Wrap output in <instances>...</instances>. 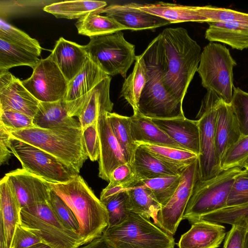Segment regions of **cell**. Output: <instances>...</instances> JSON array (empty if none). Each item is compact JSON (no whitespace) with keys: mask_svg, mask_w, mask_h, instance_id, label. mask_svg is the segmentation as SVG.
Wrapping results in <instances>:
<instances>
[{"mask_svg":"<svg viewBox=\"0 0 248 248\" xmlns=\"http://www.w3.org/2000/svg\"><path fill=\"white\" fill-rule=\"evenodd\" d=\"M158 36L163 81L170 93L183 103L200 63L201 47L182 27L165 29Z\"/></svg>","mask_w":248,"mask_h":248,"instance_id":"6da1fadb","label":"cell"},{"mask_svg":"<svg viewBox=\"0 0 248 248\" xmlns=\"http://www.w3.org/2000/svg\"><path fill=\"white\" fill-rule=\"evenodd\" d=\"M50 186L75 215L84 245L101 237L108 226V212L82 176L78 174L68 182L50 183Z\"/></svg>","mask_w":248,"mask_h":248,"instance_id":"7a4b0ae2","label":"cell"},{"mask_svg":"<svg viewBox=\"0 0 248 248\" xmlns=\"http://www.w3.org/2000/svg\"><path fill=\"white\" fill-rule=\"evenodd\" d=\"M158 43V35L140 54L146 66L147 79L140 97L138 113L152 119L184 117L183 103L170 93L163 81Z\"/></svg>","mask_w":248,"mask_h":248,"instance_id":"3957f363","label":"cell"},{"mask_svg":"<svg viewBox=\"0 0 248 248\" xmlns=\"http://www.w3.org/2000/svg\"><path fill=\"white\" fill-rule=\"evenodd\" d=\"M10 134L11 138L53 155L78 172L88 157L81 127L51 129L33 127L10 132Z\"/></svg>","mask_w":248,"mask_h":248,"instance_id":"277c9868","label":"cell"},{"mask_svg":"<svg viewBox=\"0 0 248 248\" xmlns=\"http://www.w3.org/2000/svg\"><path fill=\"white\" fill-rule=\"evenodd\" d=\"M101 237L113 248H174L175 244L172 235L133 212L121 223L107 228Z\"/></svg>","mask_w":248,"mask_h":248,"instance_id":"5b68a950","label":"cell"},{"mask_svg":"<svg viewBox=\"0 0 248 248\" xmlns=\"http://www.w3.org/2000/svg\"><path fill=\"white\" fill-rule=\"evenodd\" d=\"M20 225L51 248H78L84 245L79 233L66 227L47 202L22 208Z\"/></svg>","mask_w":248,"mask_h":248,"instance_id":"8992f818","label":"cell"},{"mask_svg":"<svg viewBox=\"0 0 248 248\" xmlns=\"http://www.w3.org/2000/svg\"><path fill=\"white\" fill-rule=\"evenodd\" d=\"M237 64L229 50L219 43L211 42L201 53L197 72L202 86L231 104L233 86V67Z\"/></svg>","mask_w":248,"mask_h":248,"instance_id":"52a82bcc","label":"cell"},{"mask_svg":"<svg viewBox=\"0 0 248 248\" xmlns=\"http://www.w3.org/2000/svg\"><path fill=\"white\" fill-rule=\"evenodd\" d=\"M235 167L223 170L215 177L197 181L185 210L183 219L192 224L201 217L226 208L236 176L242 170Z\"/></svg>","mask_w":248,"mask_h":248,"instance_id":"ba28073f","label":"cell"},{"mask_svg":"<svg viewBox=\"0 0 248 248\" xmlns=\"http://www.w3.org/2000/svg\"><path fill=\"white\" fill-rule=\"evenodd\" d=\"M85 46L89 57L109 76L120 74L125 78L136 61L135 46L122 31L92 37Z\"/></svg>","mask_w":248,"mask_h":248,"instance_id":"9c48e42d","label":"cell"},{"mask_svg":"<svg viewBox=\"0 0 248 248\" xmlns=\"http://www.w3.org/2000/svg\"><path fill=\"white\" fill-rule=\"evenodd\" d=\"M219 98L212 91H207L196 116L199 118L200 137L199 180L202 181L215 177L223 171L215 143L217 107Z\"/></svg>","mask_w":248,"mask_h":248,"instance_id":"30bf717a","label":"cell"},{"mask_svg":"<svg viewBox=\"0 0 248 248\" xmlns=\"http://www.w3.org/2000/svg\"><path fill=\"white\" fill-rule=\"evenodd\" d=\"M9 146L22 169L48 182L66 183L79 174L56 157L22 140L10 137Z\"/></svg>","mask_w":248,"mask_h":248,"instance_id":"8fae6325","label":"cell"},{"mask_svg":"<svg viewBox=\"0 0 248 248\" xmlns=\"http://www.w3.org/2000/svg\"><path fill=\"white\" fill-rule=\"evenodd\" d=\"M198 179V158L183 170L176 189L158 212L156 225L171 235L175 234Z\"/></svg>","mask_w":248,"mask_h":248,"instance_id":"7c38bea8","label":"cell"},{"mask_svg":"<svg viewBox=\"0 0 248 248\" xmlns=\"http://www.w3.org/2000/svg\"><path fill=\"white\" fill-rule=\"evenodd\" d=\"M21 83L39 102H52L62 100L69 82L48 56L40 59L31 76Z\"/></svg>","mask_w":248,"mask_h":248,"instance_id":"4fadbf2b","label":"cell"},{"mask_svg":"<svg viewBox=\"0 0 248 248\" xmlns=\"http://www.w3.org/2000/svg\"><path fill=\"white\" fill-rule=\"evenodd\" d=\"M111 80L108 76L80 98L68 103L62 101L68 115L78 118L83 131L97 122L102 113L111 112L113 103L109 94Z\"/></svg>","mask_w":248,"mask_h":248,"instance_id":"5bb4252c","label":"cell"},{"mask_svg":"<svg viewBox=\"0 0 248 248\" xmlns=\"http://www.w3.org/2000/svg\"><path fill=\"white\" fill-rule=\"evenodd\" d=\"M39 104L20 80L8 71L0 72V111L15 110L33 118Z\"/></svg>","mask_w":248,"mask_h":248,"instance_id":"9a60e30c","label":"cell"},{"mask_svg":"<svg viewBox=\"0 0 248 248\" xmlns=\"http://www.w3.org/2000/svg\"><path fill=\"white\" fill-rule=\"evenodd\" d=\"M108 112H104L99 116L97 124L100 147L98 176L108 182L112 172L127 162L113 133Z\"/></svg>","mask_w":248,"mask_h":248,"instance_id":"2e32d148","label":"cell"},{"mask_svg":"<svg viewBox=\"0 0 248 248\" xmlns=\"http://www.w3.org/2000/svg\"><path fill=\"white\" fill-rule=\"evenodd\" d=\"M21 208L8 177L0 182V248H11L17 227L21 224Z\"/></svg>","mask_w":248,"mask_h":248,"instance_id":"e0dca14e","label":"cell"},{"mask_svg":"<svg viewBox=\"0 0 248 248\" xmlns=\"http://www.w3.org/2000/svg\"><path fill=\"white\" fill-rule=\"evenodd\" d=\"M5 175L12 185L21 209L47 202L51 189L48 181L23 169H17Z\"/></svg>","mask_w":248,"mask_h":248,"instance_id":"ac0fdd59","label":"cell"},{"mask_svg":"<svg viewBox=\"0 0 248 248\" xmlns=\"http://www.w3.org/2000/svg\"><path fill=\"white\" fill-rule=\"evenodd\" d=\"M95 13L105 14L126 30L133 31L153 29L170 24L164 18L140 10L134 2L110 5Z\"/></svg>","mask_w":248,"mask_h":248,"instance_id":"d6986e66","label":"cell"},{"mask_svg":"<svg viewBox=\"0 0 248 248\" xmlns=\"http://www.w3.org/2000/svg\"><path fill=\"white\" fill-rule=\"evenodd\" d=\"M49 57L69 82L81 69L89 55L85 46L60 37Z\"/></svg>","mask_w":248,"mask_h":248,"instance_id":"ffe728a7","label":"cell"},{"mask_svg":"<svg viewBox=\"0 0 248 248\" xmlns=\"http://www.w3.org/2000/svg\"><path fill=\"white\" fill-rule=\"evenodd\" d=\"M241 136L231 104H227L219 98L217 107L215 143L221 163L228 150Z\"/></svg>","mask_w":248,"mask_h":248,"instance_id":"44dd1931","label":"cell"},{"mask_svg":"<svg viewBox=\"0 0 248 248\" xmlns=\"http://www.w3.org/2000/svg\"><path fill=\"white\" fill-rule=\"evenodd\" d=\"M152 120L183 149L199 155L200 137L197 120H189L185 117Z\"/></svg>","mask_w":248,"mask_h":248,"instance_id":"7402d4cb","label":"cell"},{"mask_svg":"<svg viewBox=\"0 0 248 248\" xmlns=\"http://www.w3.org/2000/svg\"><path fill=\"white\" fill-rule=\"evenodd\" d=\"M131 164L138 179H150L180 175L187 167L164 161L139 145Z\"/></svg>","mask_w":248,"mask_h":248,"instance_id":"603a6c76","label":"cell"},{"mask_svg":"<svg viewBox=\"0 0 248 248\" xmlns=\"http://www.w3.org/2000/svg\"><path fill=\"white\" fill-rule=\"evenodd\" d=\"M225 228L218 223L200 220L192 224L182 235L178 248H218L226 236Z\"/></svg>","mask_w":248,"mask_h":248,"instance_id":"cb8c5ba5","label":"cell"},{"mask_svg":"<svg viewBox=\"0 0 248 248\" xmlns=\"http://www.w3.org/2000/svg\"><path fill=\"white\" fill-rule=\"evenodd\" d=\"M129 117L132 137L137 145L145 143L183 149L157 126L151 118L139 113Z\"/></svg>","mask_w":248,"mask_h":248,"instance_id":"d4e9b609","label":"cell"},{"mask_svg":"<svg viewBox=\"0 0 248 248\" xmlns=\"http://www.w3.org/2000/svg\"><path fill=\"white\" fill-rule=\"evenodd\" d=\"M205 38L242 50L248 48V24L238 22H207Z\"/></svg>","mask_w":248,"mask_h":248,"instance_id":"484cf974","label":"cell"},{"mask_svg":"<svg viewBox=\"0 0 248 248\" xmlns=\"http://www.w3.org/2000/svg\"><path fill=\"white\" fill-rule=\"evenodd\" d=\"M108 76L89 57L80 71L68 83L62 101L68 103L80 98Z\"/></svg>","mask_w":248,"mask_h":248,"instance_id":"4316f807","label":"cell"},{"mask_svg":"<svg viewBox=\"0 0 248 248\" xmlns=\"http://www.w3.org/2000/svg\"><path fill=\"white\" fill-rule=\"evenodd\" d=\"M33 121L35 127L44 129L81 127L79 121L68 115L62 100L52 102H39Z\"/></svg>","mask_w":248,"mask_h":248,"instance_id":"83f0119b","label":"cell"},{"mask_svg":"<svg viewBox=\"0 0 248 248\" xmlns=\"http://www.w3.org/2000/svg\"><path fill=\"white\" fill-rule=\"evenodd\" d=\"M104 1L70 0L60 1L45 6L43 10L57 18L79 19L106 7Z\"/></svg>","mask_w":248,"mask_h":248,"instance_id":"f1b7e54d","label":"cell"},{"mask_svg":"<svg viewBox=\"0 0 248 248\" xmlns=\"http://www.w3.org/2000/svg\"><path fill=\"white\" fill-rule=\"evenodd\" d=\"M147 79L146 66L141 55L137 56L132 73L125 78L120 93L130 105L133 114L138 113L139 104Z\"/></svg>","mask_w":248,"mask_h":248,"instance_id":"f546056e","label":"cell"},{"mask_svg":"<svg viewBox=\"0 0 248 248\" xmlns=\"http://www.w3.org/2000/svg\"><path fill=\"white\" fill-rule=\"evenodd\" d=\"M129 210L156 223L157 216L162 206L151 191L141 186L126 188Z\"/></svg>","mask_w":248,"mask_h":248,"instance_id":"4dcf8cb0","label":"cell"},{"mask_svg":"<svg viewBox=\"0 0 248 248\" xmlns=\"http://www.w3.org/2000/svg\"><path fill=\"white\" fill-rule=\"evenodd\" d=\"M40 60L34 52L0 39V72L23 65L33 69Z\"/></svg>","mask_w":248,"mask_h":248,"instance_id":"1f68e13d","label":"cell"},{"mask_svg":"<svg viewBox=\"0 0 248 248\" xmlns=\"http://www.w3.org/2000/svg\"><path fill=\"white\" fill-rule=\"evenodd\" d=\"M75 25L79 34L90 38L126 30L113 18L95 12L78 19Z\"/></svg>","mask_w":248,"mask_h":248,"instance_id":"d6a6232c","label":"cell"},{"mask_svg":"<svg viewBox=\"0 0 248 248\" xmlns=\"http://www.w3.org/2000/svg\"><path fill=\"white\" fill-rule=\"evenodd\" d=\"M107 116L127 163H131L138 145L132 137L130 117L115 112H108Z\"/></svg>","mask_w":248,"mask_h":248,"instance_id":"836d02e7","label":"cell"},{"mask_svg":"<svg viewBox=\"0 0 248 248\" xmlns=\"http://www.w3.org/2000/svg\"><path fill=\"white\" fill-rule=\"evenodd\" d=\"M180 179L181 174L150 179H137L129 187L141 186L149 189L163 207L173 194Z\"/></svg>","mask_w":248,"mask_h":248,"instance_id":"e575fe53","label":"cell"},{"mask_svg":"<svg viewBox=\"0 0 248 248\" xmlns=\"http://www.w3.org/2000/svg\"><path fill=\"white\" fill-rule=\"evenodd\" d=\"M203 220L236 225L248 231V203L227 207L201 217L196 222Z\"/></svg>","mask_w":248,"mask_h":248,"instance_id":"d590c367","label":"cell"},{"mask_svg":"<svg viewBox=\"0 0 248 248\" xmlns=\"http://www.w3.org/2000/svg\"><path fill=\"white\" fill-rule=\"evenodd\" d=\"M138 145L164 161L179 166H187L198 158L197 155L184 149L145 143Z\"/></svg>","mask_w":248,"mask_h":248,"instance_id":"8d00e7d4","label":"cell"},{"mask_svg":"<svg viewBox=\"0 0 248 248\" xmlns=\"http://www.w3.org/2000/svg\"><path fill=\"white\" fill-rule=\"evenodd\" d=\"M0 39L26 48L40 56L42 47L39 42L23 31L0 18Z\"/></svg>","mask_w":248,"mask_h":248,"instance_id":"74e56055","label":"cell"},{"mask_svg":"<svg viewBox=\"0 0 248 248\" xmlns=\"http://www.w3.org/2000/svg\"><path fill=\"white\" fill-rule=\"evenodd\" d=\"M108 214L107 228L117 225L123 222L131 212L129 210L128 194L122 190L102 202Z\"/></svg>","mask_w":248,"mask_h":248,"instance_id":"f35d334b","label":"cell"},{"mask_svg":"<svg viewBox=\"0 0 248 248\" xmlns=\"http://www.w3.org/2000/svg\"><path fill=\"white\" fill-rule=\"evenodd\" d=\"M61 0H7L0 1V18L24 14Z\"/></svg>","mask_w":248,"mask_h":248,"instance_id":"ab89813d","label":"cell"},{"mask_svg":"<svg viewBox=\"0 0 248 248\" xmlns=\"http://www.w3.org/2000/svg\"><path fill=\"white\" fill-rule=\"evenodd\" d=\"M47 203L57 217L66 227L78 233L79 224L74 212L52 189Z\"/></svg>","mask_w":248,"mask_h":248,"instance_id":"60d3db41","label":"cell"},{"mask_svg":"<svg viewBox=\"0 0 248 248\" xmlns=\"http://www.w3.org/2000/svg\"><path fill=\"white\" fill-rule=\"evenodd\" d=\"M202 9L207 22H238L248 24V13L210 5L202 6Z\"/></svg>","mask_w":248,"mask_h":248,"instance_id":"b9f144b4","label":"cell"},{"mask_svg":"<svg viewBox=\"0 0 248 248\" xmlns=\"http://www.w3.org/2000/svg\"><path fill=\"white\" fill-rule=\"evenodd\" d=\"M231 106L242 136H248V93L234 87Z\"/></svg>","mask_w":248,"mask_h":248,"instance_id":"7bdbcfd3","label":"cell"},{"mask_svg":"<svg viewBox=\"0 0 248 248\" xmlns=\"http://www.w3.org/2000/svg\"><path fill=\"white\" fill-rule=\"evenodd\" d=\"M248 159V135L243 136L227 151L221 161L223 170L240 167Z\"/></svg>","mask_w":248,"mask_h":248,"instance_id":"ee69618b","label":"cell"},{"mask_svg":"<svg viewBox=\"0 0 248 248\" xmlns=\"http://www.w3.org/2000/svg\"><path fill=\"white\" fill-rule=\"evenodd\" d=\"M248 203V170H242L236 176L227 202V207Z\"/></svg>","mask_w":248,"mask_h":248,"instance_id":"f6af8a7d","label":"cell"},{"mask_svg":"<svg viewBox=\"0 0 248 248\" xmlns=\"http://www.w3.org/2000/svg\"><path fill=\"white\" fill-rule=\"evenodd\" d=\"M0 124L10 132L35 127L33 118L15 110L0 111Z\"/></svg>","mask_w":248,"mask_h":248,"instance_id":"bcb514c9","label":"cell"},{"mask_svg":"<svg viewBox=\"0 0 248 248\" xmlns=\"http://www.w3.org/2000/svg\"><path fill=\"white\" fill-rule=\"evenodd\" d=\"M137 179L131 164L126 163L119 166L112 172L108 185L120 186L124 190L129 187Z\"/></svg>","mask_w":248,"mask_h":248,"instance_id":"7dc6e473","label":"cell"},{"mask_svg":"<svg viewBox=\"0 0 248 248\" xmlns=\"http://www.w3.org/2000/svg\"><path fill=\"white\" fill-rule=\"evenodd\" d=\"M83 137L88 157L92 161H97L100 152L97 121L83 131Z\"/></svg>","mask_w":248,"mask_h":248,"instance_id":"c3c4849f","label":"cell"},{"mask_svg":"<svg viewBox=\"0 0 248 248\" xmlns=\"http://www.w3.org/2000/svg\"><path fill=\"white\" fill-rule=\"evenodd\" d=\"M40 243L43 242L37 235L19 225L16 228L11 248H27Z\"/></svg>","mask_w":248,"mask_h":248,"instance_id":"681fc988","label":"cell"},{"mask_svg":"<svg viewBox=\"0 0 248 248\" xmlns=\"http://www.w3.org/2000/svg\"><path fill=\"white\" fill-rule=\"evenodd\" d=\"M247 231L236 225H232L226 234L223 248H243Z\"/></svg>","mask_w":248,"mask_h":248,"instance_id":"f907efd6","label":"cell"},{"mask_svg":"<svg viewBox=\"0 0 248 248\" xmlns=\"http://www.w3.org/2000/svg\"><path fill=\"white\" fill-rule=\"evenodd\" d=\"M9 131L0 124V165L8 164L13 154L9 148Z\"/></svg>","mask_w":248,"mask_h":248,"instance_id":"816d5d0a","label":"cell"},{"mask_svg":"<svg viewBox=\"0 0 248 248\" xmlns=\"http://www.w3.org/2000/svg\"><path fill=\"white\" fill-rule=\"evenodd\" d=\"M78 248H113L101 237L93 239Z\"/></svg>","mask_w":248,"mask_h":248,"instance_id":"f5cc1de1","label":"cell"},{"mask_svg":"<svg viewBox=\"0 0 248 248\" xmlns=\"http://www.w3.org/2000/svg\"><path fill=\"white\" fill-rule=\"evenodd\" d=\"M51 248L50 246L48 245L43 243H38L35 245H33L29 248Z\"/></svg>","mask_w":248,"mask_h":248,"instance_id":"db71d44e","label":"cell"},{"mask_svg":"<svg viewBox=\"0 0 248 248\" xmlns=\"http://www.w3.org/2000/svg\"><path fill=\"white\" fill-rule=\"evenodd\" d=\"M243 248H248V231L246 233Z\"/></svg>","mask_w":248,"mask_h":248,"instance_id":"11a10c76","label":"cell"},{"mask_svg":"<svg viewBox=\"0 0 248 248\" xmlns=\"http://www.w3.org/2000/svg\"><path fill=\"white\" fill-rule=\"evenodd\" d=\"M240 167L244 168L245 169L248 170V159L241 164Z\"/></svg>","mask_w":248,"mask_h":248,"instance_id":"9f6ffc18","label":"cell"}]
</instances>
